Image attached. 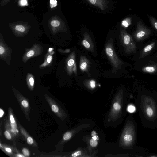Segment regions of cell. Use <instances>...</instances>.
<instances>
[{"label": "cell", "instance_id": "1", "mask_svg": "<svg viewBox=\"0 0 157 157\" xmlns=\"http://www.w3.org/2000/svg\"><path fill=\"white\" fill-rule=\"evenodd\" d=\"M141 60L140 64L137 65V69L141 72L152 74L157 73V59L147 60L144 58L139 59Z\"/></svg>", "mask_w": 157, "mask_h": 157}, {"label": "cell", "instance_id": "2", "mask_svg": "<svg viewBox=\"0 0 157 157\" xmlns=\"http://www.w3.org/2000/svg\"><path fill=\"white\" fill-rule=\"evenodd\" d=\"M151 34V30L141 21H139L137 24L136 29L133 34V37L136 42H139L148 37Z\"/></svg>", "mask_w": 157, "mask_h": 157}, {"label": "cell", "instance_id": "3", "mask_svg": "<svg viewBox=\"0 0 157 157\" xmlns=\"http://www.w3.org/2000/svg\"><path fill=\"white\" fill-rule=\"evenodd\" d=\"M121 34L127 52L129 53L136 52L137 47L131 36L124 30H121Z\"/></svg>", "mask_w": 157, "mask_h": 157}, {"label": "cell", "instance_id": "4", "mask_svg": "<svg viewBox=\"0 0 157 157\" xmlns=\"http://www.w3.org/2000/svg\"><path fill=\"white\" fill-rule=\"evenodd\" d=\"M155 41H152L145 46L141 51L138 59L147 56L156 45Z\"/></svg>", "mask_w": 157, "mask_h": 157}, {"label": "cell", "instance_id": "5", "mask_svg": "<svg viewBox=\"0 0 157 157\" xmlns=\"http://www.w3.org/2000/svg\"><path fill=\"white\" fill-rule=\"evenodd\" d=\"M91 5H94L102 10L107 7L108 2L107 0H87Z\"/></svg>", "mask_w": 157, "mask_h": 157}, {"label": "cell", "instance_id": "6", "mask_svg": "<svg viewBox=\"0 0 157 157\" xmlns=\"http://www.w3.org/2000/svg\"><path fill=\"white\" fill-rule=\"evenodd\" d=\"M144 111L146 115L149 118L153 117L155 113L154 107L150 105L149 104H147L145 106H144Z\"/></svg>", "mask_w": 157, "mask_h": 157}, {"label": "cell", "instance_id": "7", "mask_svg": "<svg viewBox=\"0 0 157 157\" xmlns=\"http://www.w3.org/2000/svg\"><path fill=\"white\" fill-rule=\"evenodd\" d=\"M132 131L130 134H126L124 136V139L126 142H127V143H132L134 140V133Z\"/></svg>", "mask_w": 157, "mask_h": 157}, {"label": "cell", "instance_id": "8", "mask_svg": "<svg viewBox=\"0 0 157 157\" xmlns=\"http://www.w3.org/2000/svg\"><path fill=\"white\" fill-rule=\"evenodd\" d=\"M132 18L129 17L124 19L121 22V26L124 28H127L129 26L132 22Z\"/></svg>", "mask_w": 157, "mask_h": 157}, {"label": "cell", "instance_id": "9", "mask_svg": "<svg viewBox=\"0 0 157 157\" xmlns=\"http://www.w3.org/2000/svg\"><path fill=\"white\" fill-rule=\"evenodd\" d=\"M148 16L152 26L157 31V20L151 16Z\"/></svg>", "mask_w": 157, "mask_h": 157}, {"label": "cell", "instance_id": "10", "mask_svg": "<svg viewBox=\"0 0 157 157\" xmlns=\"http://www.w3.org/2000/svg\"><path fill=\"white\" fill-rule=\"evenodd\" d=\"M16 30L21 32H23L25 31V29L24 26L21 25H17L15 27Z\"/></svg>", "mask_w": 157, "mask_h": 157}, {"label": "cell", "instance_id": "11", "mask_svg": "<svg viewBox=\"0 0 157 157\" xmlns=\"http://www.w3.org/2000/svg\"><path fill=\"white\" fill-rule=\"evenodd\" d=\"M60 24L59 21L57 20H53L51 22V25L53 27H57L59 26Z\"/></svg>", "mask_w": 157, "mask_h": 157}, {"label": "cell", "instance_id": "12", "mask_svg": "<svg viewBox=\"0 0 157 157\" xmlns=\"http://www.w3.org/2000/svg\"><path fill=\"white\" fill-rule=\"evenodd\" d=\"M71 136V134L70 132L66 133L63 136V139L65 140H68Z\"/></svg>", "mask_w": 157, "mask_h": 157}, {"label": "cell", "instance_id": "13", "mask_svg": "<svg viewBox=\"0 0 157 157\" xmlns=\"http://www.w3.org/2000/svg\"><path fill=\"white\" fill-rule=\"evenodd\" d=\"M107 54L109 56H112L113 54L112 49L110 47H107L106 49Z\"/></svg>", "mask_w": 157, "mask_h": 157}, {"label": "cell", "instance_id": "14", "mask_svg": "<svg viewBox=\"0 0 157 157\" xmlns=\"http://www.w3.org/2000/svg\"><path fill=\"white\" fill-rule=\"evenodd\" d=\"M98 144L97 141L96 140H94L93 138L90 140V144L93 147H96Z\"/></svg>", "mask_w": 157, "mask_h": 157}, {"label": "cell", "instance_id": "15", "mask_svg": "<svg viewBox=\"0 0 157 157\" xmlns=\"http://www.w3.org/2000/svg\"><path fill=\"white\" fill-rule=\"evenodd\" d=\"M128 111L131 113L134 112L135 110V107L133 105H130L128 107Z\"/></svg>", "mask_w": 157, "mask_h": 157}, {"label": "cell", "instance_id": "16", "mask_svg": "<svg viewBox=\"0 0 157 157\" xmlns=\"http://www.w3.org/2000/svg\"><path fill=\"white\" fill-rule=\"evenodd\" d=\"M50 6L51 8H53L57 6V1L56 0H50Z\"/></svg>", "mask_w": 157, "mask_h": 157}, {"label": "cell", "instance_id": "17", "mask_svg": "<svg viewBox=\"0 0 157 157\" xmlns=\"http://www.w3.org/2000/svg\"><path fill=\"white\" fill-rule=\"evenodd\" d=\"M35 54V51L33 50H31L28 52L26 54V56L27 57L29 58Z\"/></svg>", "mask_w": 157, "mask_h": 157}, {"label": "cell", "instance_id": "18", "mask_svg": "<svg viewBox=\"0 0 157 157\" xmlns=\"http://www.w3.org/2000/svg\"><path fill=\"white\" fill-rule=\"evenodd\" d=\"M113 108L116 110H119L121 108L120 105L118 103H115L113 104Z\"/></svg>", "mask_w": 157, "mask_h": 157}, {"label": "cell", "instance_id": "19", "mask_svg": "<svg viewBox=\"0 0 157 157\" xmlns=\"http://www.w3.org/2000/svg\"><path fill=\"white\" fill-rule=\"evenodd\" d=\"M22 151L23 154L25 156L28 157L29 156V152L28 150L26 148H23Z\"/></svg>", "mask_w": 157, "mask_h": 157}, {"label": "cell", "instance_id": "20", "mask_svg": "<svg viewBox=\"0 0 157 157\" xmlns=\"http://www.w3.org/2000/svg\"><path fill=\"white\" fill-rule=\"evenodd\" d=\"M51 109L55 113H57L59 111L58 107L55 105H52L51 106Z\"/></svg>", "mask_w": 157, "mask_h": 157}, {"label": "cell", "instance_id": "21", "mask_svg": "<svg viewBox=\"0 0 157 157\" xmlns=\"http://www.w3.org/2000/svg\"><path fill=\"white\" fill-rule=\"evenodd\" d=\"M4 135L5 137L8 139L10 140L11 138V136L7 131H6L4 133Z\"/></svg>", "mask_w": 157, "mask_h": 157}, {"label": "cell", "instance_id": "22", "mask_svg": "<svg viewBox=\"0 0 157 157\" xmlns=\"http://www.w3.org/2000/svg\"><path fill=\"white\" fill-rule=\"evenodd\" d=\"M87 65V64L86 62H83L81 64L80 68L81 70H83L86 67Z\"/></svg>", "mask_w": 157, "mask_h": 157}, {"label": "cell", "instance_id": "23", "mask_svg": "<svg viewBox=\"0 0 157 157\" xmlns=\"http://www.w3.org/2000/svg\"><path fill=\"white\" fill-rule=\"evenodd\" d=\"M84 46L87 48H89L90 47L89 43L86 40H83L82 42Z\"/></svg>", "mask_w": 157, "mask_h": 157}, {"label": "cell", "instance_id": "24", "mask_svg": "<svg viewBox=\"0 0 157 157\" xmlns=\"http://www.w3.org/2000/svg\"><path fill=\"white\" fill-rule=\"evenodd\" d=\"M27 142L28 144H31L33 142V140L31 137H28L27 139Z\"/></svg>", "mask_w": 157, "mask_h": 157}, {"label": "cell", "instance_id": "25", "mask_svg": "<svg viewBox=\"0 0 157 157\" xmlns=\"http://www.w3.org/2000/svg\"><path fill=\"white\" fill-rule=\"evenodd\" d=\"M81 151H77L73 153L72 155V156L73 157H75L79 155H80L81 154Z\"/></svg>", "mask_w": 157, "mask_h": 157}, {"label": "cell", "instance_id": "26", "mask_svg": "<svg viewBox=\"0 0 157 157\" xmlns=\"http://www.w3.org/2000/svg\"><path fill=\"white\" fill-rule=\"evenodd\" d=\"M21 104L23 106L25 107H27L29 105V104L28 102L25 100L22 101Z\"/></svg>", "mask_w": 157, "mask_h": 157}, {"label": "cell", "instance_id": "27", "mask_svg": "<svg viewBox=\"0 0 157 157\" xmlns=\"http://www.w3.org/2000/svg\"><path fill=\"white\" fill-rule=\"evenodd\" d=\"M29 82L31 86H33L34 84V79L33 77H31L29 79Z\"/></svg>", "mask_w": 157, "mask_h": 157}, {"label": "cell", "instance_id": "28", "mask_svg": "<svg viewBox=\"0 0 157 157\" xmlns=\"http://www.w3.org/2000/svg\"><path fill=\"white\" fill-rule=\"evenodd\" d=\"M75 61L73 59H70L67 62V65L69 66L73 65Z\"/></svg>", "mask_w": 157, "mask_h": 157}, {"label": "cell", "instance_id": "29", "mask_svg": "<svg viewBox=\"0 0 157 157\" xmlns=\"http://www.w3.org/2000/svg\"><path fill=\"white\" fill-rule=\"evenodd\" d=\"M5 49L4 47L1 45L0 46V54L2 55L4 53Z\"/></svg>", "mask_w": 157, "mask_h": 157}, {"label": "cell", "instance_id": "30", "mask_svg": "<svg viewBox=\"0 0 157 157\" xmlns=\"http://www.w3.org/2000/svg\"><path fill=\"white\" fill-rule=\"evenodd\" d=\"M52 56L50 55H48L47 57V61L48 63H50L51 62L52 59Z\"/></svg>", "mask_w": 157, "mask_h": 157}, {"label": "cell", "instance_id": "31", "mask_svg": "<svg viewBox=\"0 0 157 157\" xmlns=\"http://www.w3.org/2000/svg\"><path fill=\"white\" fill-rule=\"evenodd\" d=\"M91 87L94 88L95 87V82L94 80H91L90 82Z\"/></svg>", "mask_w": 157, "mask_h": 157}, {"label": "cell", "instance_id": "32", "mask_svg": "<svg viewBox=\"0 0 157 157\" xmlns=\"http://www.w3.org/2000/svg\"><path fill=\"white\" fill-rule=\"evenodd\" d=\"M10 120L11 123H14L15 122V121L13 117V116L12 115H10Z\"/></svg>", "mask_w": 157, "mask_h": 157}, {"label": "cell", "instance_id": "33", "mask_svg": "<svg viewBox=\"0 0 157 157\" xmlns=\"http://www.w3.org/2000/svg\"><path fill=\"white\" fill-rule=\"evenodd\" d=\"M21 3L23 5H25L27 4V1L26 0H22L21 2Z\"/></svg>", "mask_w": 157, "mask_h": 157}, {"label": "cell", "instance_id": "34", "mask_svg": "<svg viewBox=\"0 0 157 157\" xmlns=\"http://www.w3.org/2000/svg\"><path fill=\"white\" fill-rule=\"evenodd\" d=\"M0 117L1 118L3 116L4 112L3 110L0 109Z\"/></svg>", "mask_w": 157, "mask_h": 157}, {"label": "cell", "instance_id": "35", "mask_svg": "<svg viewBox=\"0 0 157 157\" xmlns=\"http://www.w3.org/2000/svg\"><path fill=\"white\" fill-rule=\"evenodd\" d=\"M6 150L8 152H11V150L9 148H6Z\"/></svg>", "mask_w": 157, "mask_h": 157}, {"label": "cell", "instance_id": "36", "mask_svg": "<svg viewBox=\"0 0 157 157\" xmlns=\"http://www.w3.org/2000/svg\"><path fill=\"white\" fill-rule=\"evenodd\" d=\"M17 156L18 157H24V156L22 155L21 154H18L17 155Z\"/></svg>", "mask_w": 157, "mask_h": 157}, {"label": "cell", "instance_id": "37", "mask_svg": "<svg viewBox=\"0 0 157 157\" xmlns=\"http://www.w3.org/2000/svg\"><path fill=\"white\" fill-rule=\"evenodd\" d=\"M92 138L95 140H96L97 139V138L95 136H94Z\"/></svg>", "mask_w": 157, "mask_h": 157}, {"label": "cell", "instance_id": "38", "mask_svg": "<svg viewBox=\"0 0 157 157\" xmlns=\"http://www.w3.org/2000/svg\"><path fill=\"white\" fill-rule=\"evenodd\" d=\"M155 57L157 58V53L156 54V55L155 56Z\"/></svg>", "mask_w": 157, "mask_h": 157}]
</instances>
